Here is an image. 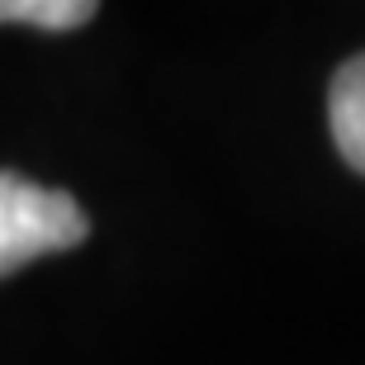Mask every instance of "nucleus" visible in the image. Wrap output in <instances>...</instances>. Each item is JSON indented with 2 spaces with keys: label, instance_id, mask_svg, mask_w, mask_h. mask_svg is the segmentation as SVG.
Segmentation results:
<instances>
[{
  "label": "nucleus",
  "instance_id": "1",
  "mask_svg": "<svg viewBox=\"0 0 365 365\" xmlns=\"http://www.w3.org/2000/svg\"><path fill=\"white\" fill-rule=\"evenodd\" d=\"M86 232L91 223L67 190H48L19 171H0V280L38 257L71 252L86 242Z\"/></svg>",
  "mask_w": 365,
  "mask_h": 365
},
{
  "label": "nucleus",
  "instance_id": "2",
  "mask_svg": "<svg viewBox=\"0 0 365 365\" xmlns=\"http://www.w3.org/2000/svg\"><path fill=\"white\" fill-rule=\"evenodd\" d=\"M327 119H332L337 152L365 176V53L351 57V62H346V67L332 76Z\"/></svg>",
  "mask_w": 365,
  "mask_h": 365
},
{
  "label": "nucleus",
  "instance_id": "3",
  "mask_svg": "<svg viewBox=\"0 0 365 365\" xmlns=\"http://www.w3.org/2000/svg\"><path fill=\"white\" fill-rule=\"evenodd\" d=\"M95 19L91 0H0V24H29V29H81Z\"/></svg>",
  "mask_w": 365,
  "mask_h": 365
}]
</instances>
